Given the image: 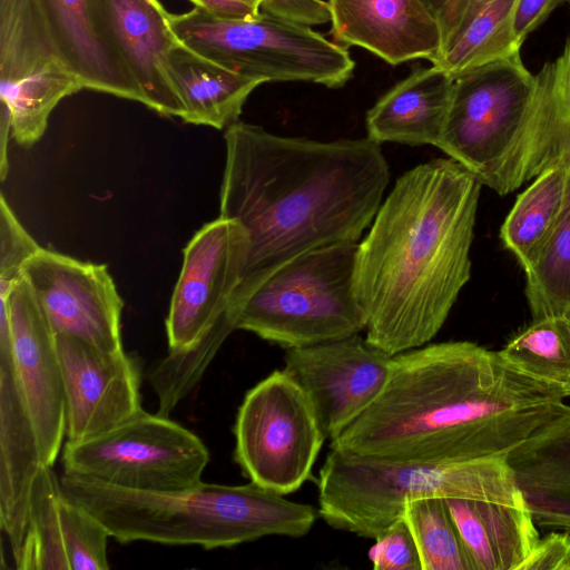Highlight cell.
Instances as JSON below:
<instances>
[{"label": "cell", "mask_w": 570, "mask_h": 570, "mask_svg": "<svg viewBox=\"0 0 570 570\" xmlns=\"http://www.w3.org/2000/svg\"><path fill=\"white\" fill-rule=\"evenodd\" d=\"M566 397L500 351L425 344L392 356L379 396L330 448L395 461L505 458Z\"/></svg>", "instance_id": "cell-1"}, {"label": "cell", "mask_w": 570, "mask_h": 570, "mask_svg": "<svg viewBox=\"0 0 570 570\" xmlns=\"http://www.w3.org/2000/svg\"><path fill=\"white\" fill-rule=\"evenodd\" d=\"M224 138L219 216L239 222L249 239L236 305L288 261L357 243L390 181L381 144L368 137L318 141L238 120Z\"/></svg>", "instance_id": "cell-2"}, {"label": "cell", "mask_w": 570, "mask_h": 570, "mask_svg": "<svg viewBox=\"0 0 570 570\" xmlns=\"http://www.w3.org/2000/svg\"><path fill=\"white\" fill-rule=\"evenodd\" d=\"M481 187L450 157L399 177L357 244L354 287L372 345L394 356L442 328L471 276Z\"/></svg>", "instance_id": "cell-3"}, {"label": "cell", "mask_w": 570, "mask_h": 570, "mask_svg": "<svg viewBox=\"0 0 570 570\" xmlns=\"http://www.w3.org/2000/svg\"><path fill=\"white\" fill-rule=\"evenodd\" d=\"M65 493L121 543L230 548L267 535L299 538L318 510L255 482L199 483L176 492H137L63 473Z\"/></svg>", "instance_id": "cell-4"}, {"label": "cell", "mask_w": 570, "mask_h": 570, "mask_svg": "<svg viewBox=\"0 0 570 570\" xmlns=\"http://www.w3.org/2000/svg\"><path fill=\"white\" fill-rule=\"evenodd\" d=\"M438 148L502 196L548 168L541 100L520 52L454 77Z\"/></svg>", "instance_id": "cell-5"}, {"label": "cell", "mask_w": 570, "mask_h": 570, "mask_svg": "<svg viewBox=\"0 0 570 570\" xmlns=\"http://www.w3.org/2000/svg\"><path fill=\"white\" fill-rule=\"evenodd\" d=\"M317 488L318 515L328 525L371 539L411 500H523L505 458L395 461L331 449Z\"/></svg>", "instance_id": "cell-6"}, {"label": "cell", "mask_w": 570, "mask_h": 570, "mask_svg": "<svg viewBox=\"0 0 570 570\" xmlns=\"http://www.w3.org/2000/svg\"><path fill=\"white\" fill-rule=\"evenodd\" d=\"M357 244L318 247L282 265L240 303L236 330L286 350L365 331L354 287Z\"/></svg>", "instance_id": "cell-7"}, {"label": "cell", "mask_w": 570, "mask_h": 570, "mask_svg": "<svg viewBox=\"0 0 570 570\" xmlns=\"http://www.w3.org/2000/svg\"><path fill=\"white\" fill-rule=\"evenodd\" d=\"M170 28L191 51L264 82L304 81L344 86L355 62L348 49L312 27L261 12L222 19L194 8L170 13Z\"/></svg>", "instance_id": "cell-8"}, {"label": "cell", "mask_w": 570, "mask_h": 570, "mask_svg": "<svg viewBox=\"0 0 570 570\" xmlns=\"http://www.w3.org/2000/svg\"><path fill=\"white\" fill-rule=\"evenodd\" d=\"M208 462V449L196 434L144 409L106 433L67 441L62 449L63 473L137 492L188 489L202 481Z\"/></svg>", "instance_id": "cell-9"}, {"label": "cell", "mask_w": 570, "mask_h": 570, "mask_svg": "<svg viewBox=\"0 0 570 570\" xmlns=\"http://www.w3.org/2000/svg\"><path fill=\"white\" fill-rule=\"evenodd\" d=\"M233 432L244 476L283 495L311 478L326 439L309 397L284 370L245 394Z\"/></svg>", "instance_id": "cell-10"}, {"label": "cell", "mask_w": 570, "mask_h": 570, "mask_svg": "<svg viewBox=\"0 0 570 570\" xmlns=\"http://www.w3.org/2000/svg\"><path fill=\"white\" fill-rule=\"evenodd\" d=\"M85 87L60 58L35 0H0L1 114L14 140L30 147L66 97Z\"/></svg>", "instance_id": "cell-11"}, {"label": "cell", "mask_w": 570, "mask_h": 570, "mask_svg": "<svg viewBox=\"0 0 570 570\" xmlns=\"http://www.w3.org/2000/svg\"><path fill=\"white\" fill-rule=\"evenodd\" d=\"M248 247L245 227L220 216L193 236L184 248L166 317L169 351L189 350L227 313L243 279Z\"/></svg>", "instance_id": "cell-12"}, {"label": "cell", "mask_w": 570, "mask_h": 570, "mask_svg": "<svg viewBox=\"0 0 570 570\" xmlns=\"http://www.w3.org/2000/svg\"><path fill=\"white\" fill-rule=\"evenodd\" d=\"M391 361L390 354L356 334L287 348L283 370L305 391L332 441L379 396Z\"/></svg>", "instance_id": "cell-13"}, {"label": "cell", "mask_w": 570, "mask_h": 570, "mask_svg": "<svg viewBox=\"0 0 570 570\" xmlns=\"http://www.w3.org/2000/svg\"><path fill=\"white\" fill-rule=\"evenodd\" d=\"M28 281L55 335L120 350L122 299L105 264L40 248L26 264Z\"/></svg>", "instance_id": "cell-14"}, {"label": "cell", "mask_w": 570, "mask_h": 570, "mask_svg": "<svg viewBox=\"0 0 570 570\" xmlns=\"http://www.w3.org/2000/svg\"><path fill=\"white\" fill-rule=\"evenodd\" d=\"M0 314L9 321L14 376L30 415L41 460L53 465L66 436V406L56 335L28 283L14 286Z\"/></svg>", "instance_id": "cell-15"}, {"label": "cell", "mask_w": 570, "mask_h": 570, "mask_svg": "<svg viewBox=\"0 0 570 570\" xmlns=\"http://www.w3.org/2000/svg\"><path fill=\"white\" fill-rule=\"evenodd\" d=\"M56 343L63 380L67 441L98 436L142 410L139 366L124 348L105 350L70 335H56Z\"/></svg>", "instance_id": "cell-16"}, {"label": "cell", "mask_w": 570, "mask_h": 570, "mask_svg": "<svg viewBox=\"0 0 570 570\" xmlns=\"http://www.w3.org/2000/svg\"><path fill=\"white\" fill-rule=\"evenodd\" d=\"M109 537L100 521L65 493L52 466L42 464L13 561L19 570H106Z\"/></svg>", "instance_id": "cell-17"}, {"label": "cell", "mask_w": 570, "mask_h": 570, "mask_svg": "<svg viewBox=\"0 0 570 570\" xmlns=\"http://www.w3.org/2000/svg\"><path fill=\"white\" fill-rule=\"evenodd\" d=\"M98 24L127 68L144 105L167 117L185 108L173 81L169 58L183 46L159 0H92Z\"/></svg>", "instance_id": "cell-18"}, {"label": "cell", "mask_w": 570, "mask_h": 570, "mask_svg": "<svg viewBox=\"0 0 570 570\" xmlns=\"http://www.w3.org/2000/svg\"><path fill=\"white\" fill-rule=\"evenodd\" d=\"M333 40L363 48L396 66L433 62L441 52L439 23L422 0H326Z\"/></svg>", "instance_id": "cell-19"}, {"label": "cell", "mask_w": 570, "mask_h": 570, "mask_svg": "<svg viewBox=\"0 0 570 570\" xmlns=\"http://www.w3.org/2000/svg\"><path fill=\"white\" fill-rule=\"evenodd\" d=\"M42 464L14 376L11 342L0 341V525L13 558L24 537L31 490Z\"/></svg>", "instance_id": "cell-20"}, {"label": "cell", "mask_w": 570, "mask_h": 570, "mask_svg": "<svg viewBox=\"0 0 570 570\" xmlns=\"http://www.w3.org/2000/svg\"><path fill=\"white\" fill-rule=\"evenodd\" d=\"M537 527L570 532V405L505 456Z\"/></svg>", "instance_id": "cell-21"}, {"label": "cell", "mask_w": 570, "mask_h": 570, "mask_svg": "<svg viewBox=\"0 0 570 570\" xmlns=\"http://www.w3.org/2000/svg\"><path fill=\"white\" fill-rule=\"evenodd\" d=\"M35 1L60 58L85 89L144 105L141 92L98 24L92 0Z\"/></svg>", "instance_id": "cell-22"}, {"label": "cell", "mask_w": 570, "mask_h": 570, "mask_svg": "<svg viewBox=\"0 0 570 570\" xmlns=\"http://www.w3.org/2000/svg\"><path fill=\"white\" fill-rule=\"evenodd\" d=\"M453 83L454 77L438 65L413 69L368 109L367 137L377 144L438 147Z\"/></svg>", "instance_id": "cell-23"}, {"label": "cell", "mask_w": 570, "mask_h": 570, "mask_svg": "<svg viewBox=\"0 0 570 570\" xmlns=\"http://www.w3.org/2000/svg\"><path fill=\"white\" fill-rule=\"evenodd\" d=\"M444 500L472 570H518L540 538L524 500Z\"/></svg>", "instance_id": "cell-24"}, {"label": "cell", "mask_w": 570, "mask_h": 570, "mask_svg": "<svg viewBox=\"0 0 570 570\" xmlns=\"http://www.w3.org/2000/svg\"><path fill=\"white\" fill-rule=\"evenodd\" d=\"M173 81L183 101V120L226 129L239 120L249 95L263 82L213 62L185 45L169 58Z\"/></svg>", "instance_id": "cell-25"}, {"label": "cell", "mask_w": 570, "mask_h": 570, "mask_svg": "<svg viewBox=\"0 0 570 570\" xmlns=\"http://www.w3.org/2000/svg\"><path fill=\"white\" fill-rule=\"evenodd\" d=\"M570 194V165L557 159L534 177L505 217L500 239L520 266L528 268L551 238Z\"/></svg>", "instance_id": "cell-26"}, {"label": "cell", "mask_w": 570, "mask_h": 570, "mask_svg": "<svg viewBox=\"0 0 570 570\" xmlns=\"http://www.w3.org/2000/svg\"><path fill=\"white\" fill-rule=\"evenodd\" d=\"M519 0H472L458 36L433 62L451 76L520 52L513 24Z\"/></svg>", "instance_id": "cell-27"}, {"label": "cell", "mask_w": 570, "mask_h": 570, "mask_svg": "<svg viewBox=\"0 0 570 570\" xmlns=\"http://www.w3.org/2000/svg\"><path fill=\"white\" fill-rule=\"evenodd\" d=\"M500 352L523 371L564 390L570 385V316L533 320Z\"/></svg>", "instance_id": "cell-28"}, {"label": "cell", "mask_w": 570, "mask_h": 570, "mask_svg": "<svg viewBox=\"0 0 570 570\" xmlns=\"http://www.w3.org/2000/svg\"><path fill=\"white\" fill-rule=\"evenodd\" d=\"M524 274L533 320L570 316V194L558 227Z\"/></svg>", "instance_id": "cell-29"}, {"label": "cell", "mask_w": 570, "mask_h": 570, "mask_svg": "<svg viewBox=\"0 0 570 570\" xmlns=\"http://www.w3.org/2000/svg\"><path fill=\"white\" fill-rule=\"evenodd\" d=\"M402 518L415 540L422 570H472L443 498L411 500Z\"/></svg>", "instance_id": "cell-30"}, {"label": "cell", "mask_w": 570, "mask_h": 570, "mask_svg": "<svg viewBox=\"0 0 570 570\" xmlns=\"http://www.w3.org/2000/svg\"><path fill=\"white\" fill-rule=\"evenodd\" d=\"M534 76L544 101L550 159L570 163V36L562 52Z\"/></svg>", "instance_id": "cell-31"}, {"label": "cell", "mask_w": 570, "mask_h": 570, "mask_svg": "<svg viewBox=\"0 0 570 570\" xmlns=\"http://www.w3.org/2000/svg\"><path fill=\"white\" fill-rule=\"evenodd\" d=\"M41 248L18 220L3 195L0 198V299H8L23 277L27 262Z\"/></svg>", "instance_id": "cell-32"}, {"label": "cell", "mask_w": 570, "mask_h": 570, "mask_svg": "<svg viewBox=\"0 0 570 570\" xmlns=\"http://www.w3.org/2000/svg\"><path fill=\"white\" fill-rule=\"evenodd\" d=\"M374 540L368 557L375 570H422L415 540L403 518L392 522Z\"/></svg>", "instance_id": "cell-33"}, {"label": "cell", "mask_w": 570, "mask_h": 570, "mask_svg": "<svg viewBox=\"0 0 570 570\" xmlns=\"http://www.w3.org/2000/svg\"><path fill=\"white\" fill-rule=\"evenodd\" d=\"M518 570H570V532L551 530L539 538Z\"/></svg>", "instance_id": "cell-34"}, {"label": "cell", "mask_w": 570, "mask_h": 570, "mask_svg": "<svg viewBox=\"0 0 570 570\" xmlns=\"http://www.w3.org/2000/svg\"><path fill=\"white\" fill-rule=\"evenodd\" d=\"M422 1L425 3V6L429 8V10L436 19L441 30L442 47L441 52L439 55L440 57L450 47V45L454 41L455 37L458 36L472 0Z\"/></svg>", "instance_id": "cell-35"}, {"label": "cell", "mask_w": 570, "mask_h": 570, "mask_svg": "<svg viewBox=\"0 0 570 570\" xmlns=\"http://www.w3.org/2000/svg\"><path fill=\"white\" fill-rule=\"evenodd\" d=\"M563 1L566 0H519L513 24L518 40L523 43L527 36Z\"/></svg>", "instance_id": "cell-36"}, {"label": "cell", "mask_w": 570, "mask_h": 570, "mask_svg": "<svg viewBox=\"0 0 570 570\" xmlns=\"http://www.w3.org/2000/svg\"><path fill=\"white\" fill-rule=\"evenodd\" d=\"M210 16L222 19H249L258 16L257 11L242 0H188Z\"/></svg>", "instance_id": "cell-37"}, {"label": "cell", "mask_w": 570, "mask_h": 570, "mask_svg": "<svg viewBox=\"0 0 570 570\" xmlns=\"http://www.w3.org/2000/svg\"><path fill=\"white\" fill-rule=\"evenodd\" d=\"M242 1H244L247 4H249L250 7L256 9L257 11H261V4H262L263 0H242Z\"/></svg>", "instance_id": "cell-38"}, {"label": "cell", "mask_w": 570, "mask_h": 570, "mask_svg": "<svg viewBox=\"0 0 570 570\" xmlns=\"http://www.w3.org/2000/svg\"><path fill=\"white\" fill-rule=\"evenodd\" d=\"M564 393H566L567 397L570 396V385L564 389Z\"/></svg>", "instance_id": "cell-39"}, {"label": "cell", "mask_w": 570, "mask_h": 570, "mask_svg": "<svg viewBox=\"0 0 570 570\" xmlns=\"http://www.w3.org/2000/svg\"><path fill=\"white\" fill-rule=\"evenodd\" d=\"M568 1H569V3H570V0H568Z\"/></svg>", "instance_id": "cell-40"}, {"label": "cell", "mask_w": 570, "mask_h": 570, "mask_svg": "<svg viewBox=\"0 0 570 570\" xmlns=\"http://www.w3.org/2000/svg\"><path fill=\"white\" fill-rule=\"evenodd\" d=\"M263 2V1H262Z\"/></svg>", "instance_id": "cell-41"}]
</instances>
